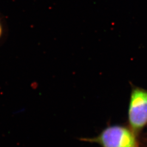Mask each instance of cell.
Instances as JSON below:
<instances>
[{
    "mask_svg": "<svg viewBox=\"0 0 147 147\" xmlns=\"http://www.w3.org/2000/svg\"><path fill=\"white\" fill-rule=\"evenodd\" d=\"M131 92L127 110V125L142 138L147 126V89L130 83Z\"/></svg>",
    "mask_w": 147,
    "mask_h": 147,
    "instance_id": "cell-2",
    "label": "cell"
},
{
    "mask_svg": "<svg viewBox=\"0 0 147 147\" xmlns=\"http://www.w3.org/2000/svg\"><path fill=\"white\" fill-rule=\"evenodd\" d=\"M2 26H1V25L0 24V37L2 35Z\"/></svg>",
    "mask_w": 147,
    "mask_h": 147,
    "instance_id": "cell-3",
    "label": "cell"
},
{
    "mask_svg": "<svg viewBox=\"0 0 147 147\" xmlns=\"http://www.w3.org/2000/svg\"><path fill=\"white\" fill-rule=\"evenodd\" d=\"M80 140L101 147H144L142 138L125 125H109L96 136L81 138Z\"/></svg>",
    "mask_w": 147,
    "mask_h": 147,
    "instance_id": "cell-1",
    "label": "cell"
}]
</instances>
